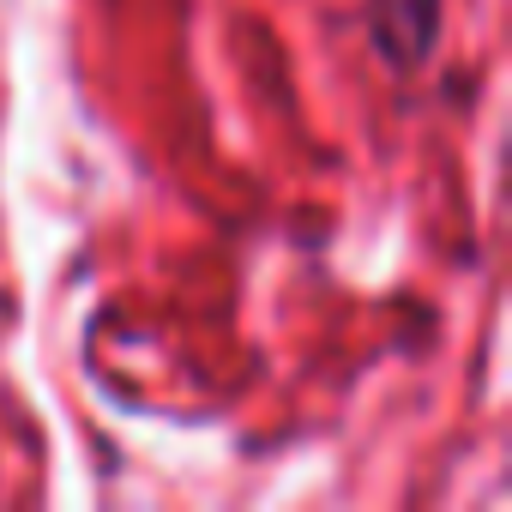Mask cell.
<instances>
[{"instance_id": "cell-1", "label": "cell", "mask_w": 512, "mask_h": 512, "mask_svg": "<svg viewBox=\"0 0 512 512\" xmlns=\"http://www.w3.org/2000/svg\"><path fill=\"white\" fill-rule=\"evenodd\" d=\"M440 7L446 0H368V31H374V49L386 55V67L410 73L434 55Z\"/></svg>"}]
</instances>
